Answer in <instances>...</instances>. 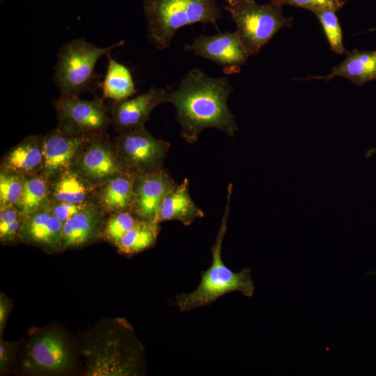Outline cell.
Returning <instances> with one entry per match:
<instances>
[{
    "label": "cell",
    "mask_w": 376,
    "mask_h": 376,
    "mask_svg": "<svg viewBox=\"0 0 376 376\" xmlns=\"http://www.w3.org/2000/svg\"><path fill=\"white\" fill-rule=\"evenodd\" d=\"M233 91L227 77H212L198 68L189 70L178 88L171 91L169 103L175 109L181 136L187 143H195L206 128L235 134L237 126L227 104Z\"/></svg>",
    "instance_id": "6da1fadb"
},
{
    "label": "cell",
    "mask_w": 376,
    "mask_h": 376,
    "mask_svg": "<svg viewBox=\"0 0 376 376\" xmlns=\"http://www.w3.org/2000/svg\"><path fill=\"white\" fill-rule=\"evenodd\" d=\"M86 376H136L144 369V352L124 318H102L77 343Z\"/></svg>",
    "instance_id": "7a4b0ae2"
},
{
    "label": "cell",
    "mask_w": 376,
    "mask_h": 376,
    "mask_svg": "<svg viewBox=\"0 0 376 376\" xmlns=\"http://www.w3.org/2000/svg\"><path fill=\"white\" fill-rule=\"evenodd\" d=\"M233 185L227 189V199L224 213L211 248L212 264L201 274L198 286L192 292L180 293L175 296V305L180 311L187 312L208 305L219 297L232 292H240L246 297H252L255 286L251 276V269L242 268L238 272L230 269L224 263L221 249L227 230L229 206Z\"/></svg>",
    "instance_id": "3957f363"
},
{
    "label": "cell",
    "mask_w": 376,
    "mask_h": 376,
    "mask_svg": "<svg viewBox=\"0 0 376 376\" xmlns=\"http://www.w3.org/2000/svg\"><path fill=\"white\" fill-rule=\"evenodd\" d=\"M148 38L159 50L169 47L176 31L195 23L213 24L222 17L217 0H144Z\"/></svg>",
    "instance_id": "277c9868"
},
{
    "label": "cell",
    "mask_w": 376,
    "mask_h": 376,
    "mask_svg": "<svg viewBox=\"0 0 376 376\" xmlns=\"http://www.w3.org/2000/svg\"><path fill=\"white\" fill-rule=\"evenodd\" d=\"M124 44L125 41L120 40L107 47H99L77 38L63 45L58 51L53 75L61 97L79 96L100 87V75L95 71L97 61Z\"/></svg>",
    "instance_id": "5b68a950"
},
{
    "label": "cell",
    "mask_w": 376,
    "mask_h": 376,
    "mask_svg": "<svg viewBox=\"0 0 376 376\" xmlns=\"http://www.w3.org/2000/svg\"><path fill=\"white\" fill-rule=\"evenodd\" d=\"M78 354V345L61 329L54 326L35 328L29 334L22 366L31 375H66L76 368Z\"/></svg>",
    "instance_id": "8992f818"
},
{
    "label": "cell",
    "mask_w": 376,
    "mask_h": 376,
    "mask_svg": "<svg viewBox=\"0 0 376 376\" xmlns=\"http://www.w3.org/2000/svg\"><path fill=\"white\" fill-rule=\"evenodd\" d=\"M282 7L272 1L258 4L254 0H236L224 6L249 56L258 54L281 28L291 26L292 18L283 15Z\"/></svg>",
    "instance_id": "52a82bcc"
},
{
    "label": "cell",
    "mask_w": 376,
    "mask_h": 376,
    "mask_svg": "<svg viewBox=\"0 0 376 376\" xmlns=\"http://www.w3.org/2000/svg\"><path fill=\"white\" fill-rule=\"evenodd\" d=\"M113 141L123 166L137 174L163 168L171 146L169 142L154 137L145 127L120 132Z\"/></svg>",
    "instance_id": "ba28073f"
},
{
    "label": "cell",
    "mask_w": 376,
    "mask_h": 376,
    "mask_svg": "<svg viewBox=\"0 0 376 376\" xmlns=\"http://www.w3.org/2000/svg\"><path fill=\"white\" fill-rule=\"evenodd\" d=\"M53 105L57 113L56 130L65 134L93 136L106 133L111 124L103 97L84 100L79 96H60Z\"/></svg>",
    "instance_id": "9c48e42d"
},
{
    "label": "cell",
    "mask_w": 376,
    "mask_h": 376,
    "mask_svg": "<svg viewBox=\"0 0 376 376\" xmlns=\"http://www.w3.org/2000/svg\"><path fill=\"white\" fill-rule=\"evenodd\" d=\"M70 169L97 187L128 171L107 133L93 136L81 150Z\"/></svg>",
    "instance_id": "30bf717a"
},
{
    "label": "cell",
    "mask_w": 376,
    "mask_h": 376,
    "mask_svg": "<svg viewBox=\"0 0 376 376\" xmlns=\"http://www.w3.org/2000/svg\"><path fill=\"white\" fill-rule=\"evenodd\" d=\"M185 51L215 63L227 75L240 72L249 56L236 31L200 36L185 45Z\"/></svg>",
    "instance_id": "8fae6325"
},
{
    "label": "cell",
    "mask_w": 376,
    "mask_h": 376,
    "mask_svg": "<svg viewBox=\"0 0 376 376\" xmlns=\"http://www.w3.org/2000/svg\"><path fill=\"white\" fill-rule=\"evenodd\" d=\"M171 90L152 86L140 95L114 102L111 124L118 132L145 127L152 110L159 104L169 103Z\"/></svg>",
    "instance_id": "7c38bea8"
},
{
    "label": "cell",
    "mask_w": 376,
    "mask_h": 376,
    "mask_svg": "<svg viewBox=\"0 0 376 376\" xmlns=\"http://www.w3.org/2000/svg\"><path fill=\"white\" fill-rule=\"evenodd\" d=\"M176 185L164 167L136 173L131 211L140 219L156 221L162 200Z\"/></svg>",
    "instance_id": "4fadbf2b"
},
{
    "label": "cell",
    "mask_w": 376,
    "mask_h": 376,
    "mask_svg": "<svg viewBox=\"0 0 376 376\" xmlns=\"http://www.w3.org/2000/svg\"><path fill=\"white\" fill-rule=\"evenodd\" d=\"M93 136L68 134L56 129L47 133L43 136V169L40 173L51 181L70 169Z\"/></svg>",
    "instance_id": "5bb4252c"
},
{
    "label": "cell",
    "mask_w": 376,
    "mask_h": 376,
    "mask_svg": "<svg viewBox=\"0 0 376 376\" xmlns=\"http://www.w3.org/2000/svg\"><path fill=\"white\" fill-rule=\"evenodd\" d=\"M63 224L52 211L48 203L24 216L20 242L39 248L48 253L61 251Z\"/></svg>",
    "instance_id": "9a60e30c"
},
{
    "label": "cell",
    "mask_w": 376,
    "mask_h": 376,
    "mask_svg": "<svg viewBox=\"0 0 376 376\" xmlns=\"http://www.w3.org/2000/svg\"><path fill=\"white\" fill-rule=\"evenodd\" d=\"M106 215L95 201L66 220L61 232V251L81 248L101 239Z\"/></svg>",
    "instance_id": "2e32d148"
},
{
    "label": "cell",
    "mask_w": 376,
    "mask_h": 376,
    "mask_svg": "<svg viewBox=\"0 0 376 376\" xmlns=\"http://www.w3.org/2000/svg\"><path fill=\"white\" fill-rule=\"evenodd\" d=\"M43 136L30 135L2 157L1 169L22 175L40 173L43 169Z\"/></svg>",
    "instance_id": "e0dca14e"
},
{
    "label": "cell",
    "mask_w": 376,
    "mask_h": 376,
    "mask_svg": "<svg viewBox=\"0 0 376 376\" xmlns=\"http://www.w3.org/2000/svg\"><path fill=\"white\" fill-rule=\"evenodd\" d=\"M189 180L185 178L176 185L164 198L159 207L156 221H178L185 226L204 217L205 213L192 200Z\"/></svg>",
    "instance_id": "ac0fdd59"
},
{
    "label": "cell",
    "mask_w": 376,
    "mask_h": 376,
    "mask_svg": "<svg viewBox=\"0 0 376 376\" xmlns=\"http://www.w3.org/2000/svg\"><path fill=\"white\" fill-rule=\"evenodd\" d=\"M345 54L346 58L334 67L328 75L301 79H322L329 81L336 77H342L350 79L358 86L376 79V50L361 51L354 49Z\"/></svg>",
    "instance_id": "d6986e66"
},
{
    "label": "cell",
    "mask_w": 376,
    "mask_h": 376,
    "mask_svg": "<svg viewBox=\"0 0 376 376\" xmlns=\"http://www.w3.org/2000/svg\"><path fill=\"white\" fill-rule=\"evenodd\" d=\"M135 174L126 171L97 187L96 200L106 214L131 210Z\"/></svg>",
    "instance_id": "ffe728a7"
},
{
    "label": "cell",
    "mask_w": 376,
    "mask_h": 376,
    "mask_svg": "<svg viewBox=\"0 0 376 376\" xmlns=\"http://www.w3.org/2000/svg\"><path fill=\"white\" fill-rule=\"evenodd\" d=\"M97 187L70 169L51 180L49 201L75 203L95 201H97Z\"/></svg>",
    "instance_id": "44dd1931"
},
{
    "label": "cell",
    "mask_w": 376,
    "mask_h": 376,
    "mask_svg": "<svg viewBox=\"0 0 376 376\" xmlns=\"http://www.w3.org/2000/svg\"><path fill=\"white\" fill-rule=\"evenodd\" d=\"M108 65L103 81L100 87L102 97L114 102L122 101L136 94L133 77L130 69L107 54Z\"/></svg>",
    "instance_id": "7402d4cb"
},
{
    "label": "cell",
    "mask_w": 376,
    "mask_h": 376,
    "mask_svg": "<svg viewBox=\"0 0 376 376\" xmlns=\"http://www.w3.org/2000/svg\"><path fill=\"white\" fill-rule=\"evenodd\" d=\"M160 231L159 223L140 219L118 242L117 250L121 254L132 256L152 247Z\"/></svg>",
    "instance_id": "603a6c76"
},
{
    "label": "cell",
    "mask_w": 376,
    "mask_h": 376,
    "mask_svg": "<svg viewBox=\"0 0 376 376\" xmlns=\"http://www.w3.org/2000/svg\"><path fill=\"white\" fill-rule=\"evenodd\" d=\"M51 181L42 173L25 175L22 193L15 205L24 214L31 213L49 202Z\"/></svg>",
    "instance_id": "cb8c5ba5"
},
{
    "label": "cell",
    "mask_w": 376,
    "mask_h": 376,
    "mask_svg": "<svg viewBox=\"0 0 376 376\" xmlns=\"http://www.w3.org/2000/svg\"><path fill=\"white\" fill-rule=\"evenodd\" d=\"M107 215L103 223L101 239L115 246L140 220L131 210L112 212Z\"/></svg>",
    "instance_id": "d4e9b609"
},
{
    "label": "cell",
    "mask_w": 376,
    "mask_h": 376,
    "mask_svg": "<svg viewBox=\"0 0 376 376\" xmlns=\"http://www.w3.org/2000/svg\"><path fill=\"white\" fill-rule=\"evenodd\" d=\"M335 13L325 10L313 14L321 24L331 50L337 54H346L347 51L343 45L342 29Z\"/></svg>",
    "instance_id": "484cf974"
},
{
    "label": "cell",
    "mask_w": 376,
    "mask_h": 376,
    "mask_svg": "<svg viewBox=\"0 0 376 376\" xmlns=\"http://www.w3.org/2000/svg\"><path fill=\"white\" fill-rule=\"evenodd\" d=\"M24 176L0 170V208L16 205L20 199Z\"/></svg>",
    "instance_id": "4316f807"
},
{
    "label": "cell",
    "mask_w": 376,
    "mask_h": 376,
    "mask_svg": "<svg viewBox=\"0 0 376 376\" xmlns=\"http://www.w3.org/2000/svg\"><path fill=\"white\" fill-rule=\"evenodd\" d=\"M344 3L343 0H279L278 4L295 6L314 13L325 10L336 12L343 7Z\"/></svg>",
    "instance_id": "83f0119b"
},
{
    "label": "cell",
    "mask_w": 376,
    "mask_h": 376,
    "mask_svg": "<svg viewBox=\"0 0 376 376\" xmlns=\"http://www.w3.org/2000/svg\"><path fill=\"white\" fill-rule=\"evenodd\" d=\"M75 203L65 201H49V205L55 215L64 223L75 214L86 208L93 203Z\"/></svg>",
    "instance_id": "f1b7e54d"
},
{
    "label": "cell",
    "mask_w": 376,
    "mask_h": 376,
    "mask_svg": "<svg viewBox=\"0 0 376 376\" xmlns=\"http://www.w3.org/2000/svg\"><path fill=\"white\" fill-rule=\"evenodd\" d=\"M17 344L14 342L6 341L0 337V373H8L14 361L17 351Z\"/></svg>",
    "instance_id": "f546056e"
},
{
    "label": "cell",
    "mask_w": 376,
    "mask_h": 376,
    "mask_svg": "<svg viewBox=\"0 0 376 376\" xmlns=\"http://www.w3.org/2000/svg\"><path fill=\"white\" fill-rule=\"evenodd\" d=\"M13 300L4 292H0V337H3V331L7 324L11 309Z\"/></svg>",
    "instance_id": "4dcf8cb0"
},
{
    "label": "cell",
    "mask_w": 376,
    "mask_h": 376,
    "mask_svg": "<svg viewBox=\"0 0 376 376\" xmlns=\"http://www.w3.org/2000/svg\"><path fill=\"white\" fill-rule=\"evenodd\" d=\"M272 2L278 4L279 0H271Z\"/></svg>",
    "instance_id": "1f68e13d"
},
{
    "label": "cell",
    "mask_w": 376,
    "mask_h": 376,
    "mask_svg": "<svg viewBox=\"0 0 376 376\" xmlns=\"http://www.w3.org/2000/svg\"><path fill=\"white\" fill-rule=\"evenodd\" d=\"M227 3H230L232 1H236V0H225Z\"/></svg>",
    "instance_id": "d6a6232c"
},
{
    "label": "cell",
    "mask_w": 376,
    "mask_h": 376,
    "mask_svg": "<svg viewBox=\"0 0 376 376\" xmlns=\"http://www.w3.org/2000/svg\"><path fill=\"white\" fill-rule=\"evenodd\" d=\"M4 1V0H1V1Z\"/></svg>",
    "instance_id": "836d02e7"
}]
</instances>
